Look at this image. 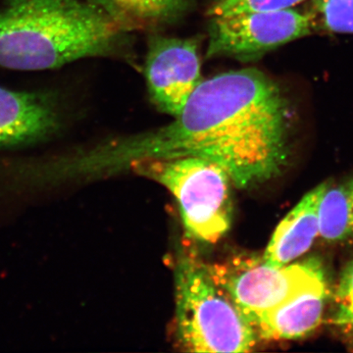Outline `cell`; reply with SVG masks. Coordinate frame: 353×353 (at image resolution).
Returning <instances> with one entry per match:
<instances>
[{"instance_id": "obj_1", "label": "cell", "mask_w": 353, "mask_h": 353, "mask_svg": "<svg viewBox=\"0 0 353 353\" xmlns=\"http://www.w3.org/2000/svg\"><path fill=\"white\" fill-rule=\"evenodd\" d=\"M173 122L121 137L39 165L43 183L94 179L134 162L199 157L220 165L239 188L282 173L288 158L289 108L280 88L259 70L202 81Z\"/></svg>"}, {"instance_id": "obj_2", "label": "cell", "mask_w": 353, "mask_h": 353, "mask_svg": "<svg viewBox=\"0 0 353 353\" xmlns=\"http://www.w3.org/2000/svg\"><path fill=\"white\" fill-rule=\"evenodd\" d=\"M125 30L124 23L92 1L6 0L0 9V67L34 71L110 55Z\"/></svg>"}, {"instance_id": "obj_3", "label": "cell", "mask_w": 353, "mask_h": 353, "mask_svg": "<svg viewBox=\"0 0 353 353\" xmlns=\"http://www.w3.org/2000/svg\"><path fill=\"white\" fill-rule=\"evenodd\" d=\"M179 340L192 352H248L256 331L213 278L208 265L183 255L175 268Z\"/></svg>"}, {"instance_id": "obj_4", "label": "cell", "mask_w": 353, "mask_h": 353, "mask_svg": "<svg viewBox=\"0 0 353 353\" xmlns=\"http://www.w3.org/2000/svg\"><path fill=\"white\" fill-rule=\"evenodd\" d=\"M129 170L170 190L185 231L196 240L214 243L231 228L233 182L220 165L199 157L165 158L134 162Z\"/></svg>"}, {"instance_id": "obj_5", "label": "cell", "mask_w": 353, "mask_h": 353, "mask_svg": "<svg viewBox=\"0 0 353 353\" xmlns=\"http://www.w3.org/2000/svg\"><path fill=\"white\" fill-rule=\"evenodd\" d=\"M209 269L253 328L265 313L309 288L327 283L321 262L316 259L279 267L268 263L263 255H252Z\"/></svg>"}, {"instance_id": "obj_6", "label": "cell", "mask_w": 353, "mask_h": 353, "mask_svg": "<svg viewBox=\"0 0 353 353\" xmlns=\"http://www.w3.org/2000/svg\"><path fill=\"white\" fill-rule=\"evenodd\" d=\"M311 12L285 9L211 17L208 57L252 61L314 30Z\"/></svg>"}, {"instance_id": "obj_7", "label": "cell", "mask_w": 353, "mask_h": 353, "mask_svg": "<svg viewBox=\"0 0 353 353\" xmlns=\"http://www.w3.org/2000/svg\"><path fill=\"white\" fill-rule=\"evenodd\" d=\"M145 75L155 105L176 117L203 81L196 41L159 36L150 39Z\"/></svg>"}, {"instance_id": "obj_8", "label": "cell", "mask_w": 353, "mask_h": 353, "mask_svg": "<svg viewBox=\"0 0 353 353\" xmlns=\"http://www.w3.org/2000/svg\"><path fill=\"white\" fill-rule=\"evenodd\" d=\"M59 110L53 94L0 87V146L26 145L54 134Z\"/></svg>"}, {"instance_id": "obj_9", "label": "cell", "mask_w": 353, "mask_h": 353, "mask_svg": "<svg viewBox=\"0 0 353 353\" xmlns=\"http://www.w3.org/2000/svg\"><path fill=\"white\" fill-rule=\"evenodd\" d=\"M329 183L311 190L281 221L272 236L263 257L274 266H285L299 259L319 234V208Z\"/></svg>"}, {"instance_id": "obj_10", "label": "cell", "mask_w": 353, "mask_h": 353, "mask_svg": "<svg viewBox=\"0 0 353 353\" xmlns=\"http://www.w3.org/2000/svg\"><path fill=\"white\" fill-rule=\"evenodd\" d=\"M327 297V283L303 290L260 317L254 326L257 336L274 341L297 340L307 336L321 323Z\"/></svg>"}, {"instance_id": "obj_11", "label": "cell", "mask_w": 353, "mask_h": 353, "mask_svg": "<svg viewBox=\"0 0 353 353\" xmlns=\"http://www.w3.org/2000/svg\"><path fill=\"white\" fill-rule=\"evenodd\" d=\"M319 234L329 241H353V179L329 183L320 202Z\"/></svg>"}, {"instance_id": "obj_12", "label": "cell", "mask_w": 353, "mask_h": 353, "mask_svg": "<svg viewBox=\"0 0 353 353\" xmlns=\"http://www.w3.org/2000/svg\"><path fill=\"white\" fill-rule=\"evenodd\" d=\"M124 23L129 19L145 24L170 22L180 17L189 0H90Z\"/></svg>"}, {"instance_id": "obj_13", "label": "cell", "mask_w": 353, "mask_h": 353, "mask_svg": "<svg viewBox=\"0 0 353 353\" xmlns=\"http://www.w3.org/2000/svg\"><path fill=\"white\" fill-rule=\"evenodd\" d=\"M314 24L327 32L353 34V0H313Z\"/></svg>"}, {"instance_id": "obj_14", "label": "cell", "mask_w": 353, "mask_h": 353, "mask_svg": "<svg viewBox=\"0 0 353 353\" xmlns=\"http://www.w3.org/2000/svg\"><path fill=\"white\" fill-rule=\"evenodd\" d=\"M306 0H214L209 15H230L248 12H263L294 8Z\"/></svg>"}, {"instance_id": "obj_15", "label": "cell", "mask_w": 353, "mask_h": 353, "mask_svg": "<svg viewBox=\"0 0 353 353\" xmlns=\"http://www.w3.org/2000/svg\"><path fill=\"white\" fill-rule=\"evenodd\" d=\"M334 299V324L347 333L353 334V260L341 273Z\"/></svg>"}]
</instances>
